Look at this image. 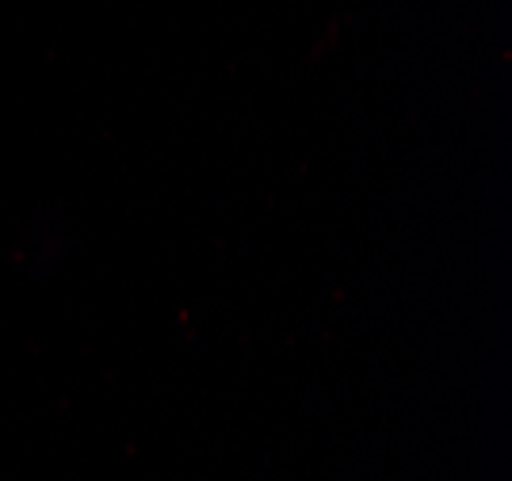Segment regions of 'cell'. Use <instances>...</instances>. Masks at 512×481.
Masks as SVG:
<instances>
[]
</instances>
